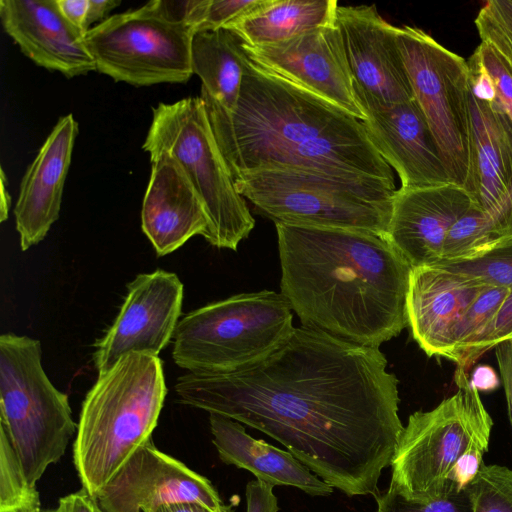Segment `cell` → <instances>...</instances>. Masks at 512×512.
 Masks as SVG:
<instances>
[{"instance_id":"obj_1","label":"cell","mask_w":512,"mask_h":512,"mask_svg":"<svg viewBox=\"0 0 512 512\" xmlns=\"http://www.w3.org/2000/svg\"><path fill=\"white\" fill-rule=\"evenodd\" d=\"M387 364L378 347L301 325L262 360L187 373L174 389L182 404L270 436L344 494L374 496L404 429Z\"/></svg>"},{"instance_id":"obj_2","label":"cell","mask_w":512,"mask_h":512,"mask_svg":"<svg viewBox=\"0 0 512 512\" xmlns=\"http://www.w3.org/2000/svg\"><path fill=\"white\" fill-rule=\"evenodd\" d=\"M280 293L301 325L380 347L407 326L411 266L384 235L275 222Z\"/></svg>"},{"instance_id":"obj_3","label":"cell","mask_w":512,"mask_h":512,"mask_svg":"<svg viewBox=\"0 0 512 512\" xmlns=\"http://www.w3.org/2000/svg\"><path fill=\"white\" fill-rule=\"evenodd\" d=\"M200 96L233 178L260 170L300 169L395 184L392 168L361 120L248 57L233 111Z\"/></svg>"},{"instance_id":"obj_4","label":"cell","mask_w":512,"mask_h":512,"mask_svg":"<svg viewBox=\"0 0 512 512\" xmlns=\"http://www.w3.org/2000/svg\"><path fill=\"white\" fill-rule=\"evenodd\" d=\"M167 394L158 356H123L87 392L73 444L82 488L96 497L120 468L148 443Z\"/></svg>"},{"instance_id":"obj_5","label":"cell","mask_w":512,"mask_h":512,"mask_svg":"<svg viewBox=\"0 0 512 512\" xmlns=\"http://www.w3.org/2000/svg\"><path fill=\"white\" fill-rule=\"evenodd\" d=\"M457 390L429 411L408 418L391 461L389 489L413 501L458 493L477 477L493 420L467 373L456 368Z\"/></svg>"},{"instance_id":"obj_6","label":"cell","mask_w":512,"mask_h":512,"mask_svg":"<svg viewBox=\"0 0 512 512\" xmlns=\"http://www.w3.org/2000/svg\"><path fill=\"white\" fill-rule=\"evenodd\" d=\"M237 191L274 222L366 230L385 236L395 184L300 169L240 174Z\"/></svg>"},{"instance_id":"obj_7","label":"cell","mask_w":512,"mask_h":512,"mask_svg":"<svg viewBox=\"0 0 512 512\" xmlns=\"http://www.w3.org/2000/svg\"><path fill=\"white\" fill-rule=\"evenodd\" d=\"M293 329V310L280 292L240 293L179 320L172 357L188 373H230L265 358Z\"/></svg>"},{"instance_id":"obj_8","label":"cell","mask_w":512,"mask_h":512,"mask_svg":"<svg viewBox=\"0 0 512 512\" xmlns=\"http://www.w3.org/2000/svg\"><path fill=\"white\" fill-rule=\"evenodd\" d=\"M143 149L149 155L167 153L178 162L208 214L204 239L214 247L236 251L253 230L255 219L237 191L201 96L154 107Z\"/></svg>"},{"instance_id":"obj_9","label":"cell","mask_w":512,"mask_h":512,"mask_svg":"<svg viewBox=\"0 0 512 512\" xmlns=\"http://www.w3.org/2000/svg\"><path fill=\"white\" fill-rule=\"evenodd\" d=\"M0 427L35 486L77 431L68 396L43 369L41 343L28 336L0 337Z\"/></svg>"},{"instance_id":"obj_10","label":"cell","mask_w":512,"mask_h":512,"mask_svg":"<svg viewBox=\"0 0 512 512\" xmlns=\"http://www.w3.org/2000/svg\"><path fill=\"white\" fill-rule=\"evenodd\" d=\"M186 1L154 0L92 27L84 43L96 71L133 86L185 83L193 74Z\"/></svg>"},{"instance_id":"obj_11","label":"cell","mask_w":512,"mask_h":512,"mask_svg":"<svg viewBox=\"0 0 512 512\" xmlns=\"http://www.w3.org/2000/svg\"><path fill=\"white\" fill-rule=\"evenodd\" d=\"M397 42L414 99L425 116L450 182L464 188L470 150L467 61L417 27H397Z\"/></svg>"},{"instance_id":"obj_12","label":"cell","mask_w":512,"mask_h":512,"mask_svg":"<svg viewBox=\"0 0 512 512\" xmlns=\"http://www.w3.org/2000/svg\"><path fill=\"white\" fill-rule=\"evenodd\" d=\"M242 46L253 63L365 120L335 21L278 44Z\"/></svg>"},{"instance_id":"obj_13","label":"cell","mask_w":512,"mask_h":512,"mask_svg":"<svg viewBox=\"0 0 512 512\" xmlns=\"http://www.w3.org/2000/svg\"><path fill=\"white\" fill-rule=\"evenodd\" d=\"M182 301L183 284L175 273L158 269L137 275L114 322L94 345L98 375L132 352L158 356L174 337Z\"/></svg>"},{"instance_id":"obj_14","label":"cell","mask_w":512,"mask_h":512,"mask_svg":"<svg viewBox=\"0 0 512 512\" xmlns=\"http://www.w3.org/2000/svg\"><path fill=\"white\" fill-rule=\"evenodd\" d=\"M335 23L362 108L414 99L397 42V27L385 21L375 5H338Z\"/></svg>"},{"instance_id":"obj_15","label":"cell","mask_w":512,"mask_h":512,"mask_svg":"<svg viewBox=\"0 0 512 512\" xmlns=\"http://www.w3.org/2000/svg\"><path fill=\"white\" fill-rule=\"evenodd\" d=\"M96 499L106 512H149L182 501L216 509L224 505L209 479L158 450L152 440L132 455Z\"/></svg>"},{"instance_id":"obj_16","label":"cell","mask_w":512,"mask_h":512,"mask_svg":"<svg viewBox=\"0 0 512 512\" xmlns=\"http://www.w3.org/2000/svg\"><path fill=\"white\" fill-rule=\"evenodd\" d=\"M471 207L466 190L449 183L396 190L385 238L411 268L431 266L442 256L453 224Z\"/></svg>"},{"instance_id":"obj_17","label":"cell","mask_w":512,"mask_h":512,"mask_svg":"<svg viewBox=\"0 0 512 512\" xmlns=\"http://www.w3.org/2000/svg\"><path fill=\"white\" fill-rule=\"evenodd\" d=\"M362 109L366 115L362 123L380 155L397 172L400 188H425L451 183L437 144L415 99Z\"/></svg>"},{"instance_id":"obj_18","label":"cell","mask_w":512,"mask_h":512,"mask_svg":"<svg viewBox=\"0 0 512 512\" xmlns=\"http://www.w3.org/2000/svg\"><path fill=\"white\" fill-rule=\"evenodd\" d=\"M0 19L35 64L68 78L96 71L84 36L65 19L56 0H1Z\"/></svg>"},{"instance_id":"obj_19","label":"cell","mask_w":512,"mask_h":512,"mask_svg":"<svg viewBox=\"0 0 512 512\" xmlns=\"http://www.w3.org/2000/svg\"><path fill=\"white\" fill-rule=\"evenodd\" d=\"M488 287L435 266L412 269L406 299L407 326L429 357L447 359L458 322Z\"/></svg>"},{"instance_id":"obj_20","label":"cell","mask_w":512,"mask_h":512,"mask_svg":"<svg viewBox=\"0 0 512 512\" xmlns=\"http://www.w3.org/2000/svg\"><path fill=\"white\" fill-rule=\"evenodd\" d=\"M141 227L157 256L170 254L209 228L205 206L178 162L167 153L150 155Z\"/></svg>"},{"instance_id":"obj_21","label":"cell","mask_w":512,"mask_h":512,"mask_svg":"<svg viewBox=\"0 0 512 512\" xmlns=\"http://www.w3.org/2000/svg\"><path fill=\"white\" fill-rule=\"evenodd\" d=\"M77 134L74 116L60 117L22 178L14 217L23 251L41 242L59 217Z\"/></svg>"},{"instance_id":"obj_22","label":"cell","mask_w":512,"mask_h":512,"mask_svg":"<svg viewBox=\"0 0 512 512\" xmlns=\"http://www.w3.org/2000/svg\"><path fill=\"white\" fill-rule=\"evenodd\" d=\"M469 171L464 189L473 207L489 214L512 189V124L496 107L468 94Z\"/></svg>"},{"instance_id":"obj_23","label":"cell","mask_w":512,"mask_h":512,"mask_svg":"<svg viewBox=\"0 0 512 512\" xmlns=\"http://www.w3.org/2000/svg\"><path fill=\"white\" fill-rule=\"evenodd\" d=\"M210 430L219 458L245 469L257 480L273 486H292L311 496H329L334 488L295 458L262 439L250 436L244 426L228 417L210 414Z\"/></svg>"},{"instance_id":"obj_24","label":"cell","mask_w":512,"mask_h":512,"mask_svg":"<svg viewBox=\"0 0 512 512\" xmlns=\"http://www.w3.org/2000/svg\"><path fill=\"white\" fill-rule=\"evenodd\" d=\"M246 60L242 40L232 30L220 28L193 35L191 65L202 81L201 94L228 111L238 103Z\"/></svg>"},{"instance_id":"obj_25","label":"cell","mask_w":512,"mask_h":512,"mask_svg":"<svg viewBox=\"0 0 512 512\" xmlns=\"http://www.w3.org/2000/svg\"><path fill=\"white\" fill-rule=\"evenodd\" d=\"M335 0H266L229 30L250 46L287 41L335 21Z\"/></svg>"},{"instance_id":"obj_26","label":"cell","mask_w":512,"mask_h":512,"mask_svg":"<svg viewBox=\"0 0 512 512\" xmlns=\"http://www.w3.org/2000/svg\"><path fill=\"white\" fill-rule=\"evenodd\" d=\"M431 266L466 276L489 287H512V238L476 255L442 260Z\"/></svg>"},{"instance_id":"obj_27","label":"cell","mask_w":512,"mask_h":512,"mask_svg":"<svg viewBox=\"0 0 512 512\" xmlns=\"http://www.w3.org/2000/svg\"><path fill=\"white\" fill-rule=\"evenodd\" d=\"M40 496L21 466L8 435L0 427V512H38Z\"/></svg>"},{"instance_id":"obj_28","label":"cell","mask_w":512,"mask_h":512,"mask_svg":"<svg viewBox=\"0 0 512 512\" xmlns=\"http://www.w3.org/2000/svg\"><path fill=\"white\" fill-rule=\"evenodd\" d=\"M508 290L506 287H488L461 317L454 331L452 350L447 357L457 367L493 320Z\"/></svg>"},{"instance_id":"obj_29","label":"cell","mask_w":512,"mask_h":512,"mask_svg":"<svg viewBox=\"0 0 512 512\" xmlns=\"http://www.w3.org/2000/svg\"><path fill=\"white\" fill-rule=\"evenodd\" d=\"M499 242L486 214L471 204L450 228L439 261L470 257Z\"/></svg>"},{"instance_id":"obj_30","label":"cell","mask_w":512,"mask_h":512,"mask_svg":"<svg viewBox=\"0 0 512 512\" xmlns=\"http://www.w3.org/2000/svg\"><path fill=\"white\" fill-rule=\"evenodd\" d=\"M471 486L474 512H512V469L483 464Z\"/></svg>"},{"instance_id":"obj_31","label":"cell","mask_w":512,"mask_h":512,"mask_svg":"<svg viewBox=\"0 0 512 512\" xmlns=\"http://www.w3.org/2000/svg\"><path fill=\"white\" fill-rule=\"evenodd\" d=\"M376 512H474L471 484L458 493L425 501L406 499L389 488L374 495Z\"/></svg>"},{"instance_id":"obj_32","label":"cell","mask_w":512,"mask_h":512,"mask_svg":"<svg viewBox=\"0 0 512 512\" xmlns=\"http://www.w3.org/2000/svg\"><path fill=\"white\" fill-rule=\"evenodd\" d=\"M491 76L498 108L512 124V65L491 43L481 41L474 51Z\"/></svg>"},{"instance_id":"obj_33","label":"cell","mask_w":512,"mask_h":512,"mask_svg":"<svg viewBox=\"0 0 512 512\" xmlns=\"http://www.w3.org/2000/svg\"><path fill=\"white\" fill-rule=\"evenodd\" d=\"M512 338V287L498 312L457 368L467 371L488 350Z\"/></svg>"},{"instance_id":"obj_34","label":"cell","mask_w":512,"mask_h":512,"mask_svg":"<svg viewBox=\"0 0 512 512\" xmlns=\"http://www.w3.org/2000/svg\"><path fill=\"white\" fill-rule=\"evenodd\" d=\"M475 26L481 41H487L494 45L512 65V39L491 15L485 5L477 14Z\"/></svg>"},{"instance_id":"obj_35","label":"cell","mask_w":512,"mask_h":512,"mask_svg":"<svg viewBox=\"0 0 512 512\" xmlns=\"http://www.w3.org/2000/svg\"><path fill=\"white\" fill-rule=\"evenodd\" d=\"M274 486L261 480L249 481L246 485V512H278V499Z\"/></svg>"},{"instance_id":"obj_36","label":"cell","mask_w":512,"mask_h":512,"mask_svg":"<svg viewBox=\"0 0 512 512\" xmlns=\"http://www.w3.org/2000/svg\"><path fill=\"white\" fill-rule=\"evenodd\" d=\"M496 360L504 387L509 421L512 427V344L510 340L495 346Z\"/></svg>"},{"instance_id":"obj_37","label":"cell","mask_w":512,"mask_h":512,"mask_svg":"<svg viewBox=\"0 0 512 512\" xmlns=\"http://www.w3.org/2000/svg\"><path fill=\"white\" fill-rule=\"evenodd\" d=\"M55 512H106L96 497L85 489L68 494L59 499Z\"/></svg>"},{"instance_id":"obj_38","label":"cell","mask_w":512,"mask_h":512,"mask_svg":"<svg viewBox=\"0 0 512 512\" xmlns=\"http://www.w3.org/2000/svg\"><path fill=\"white\" fill-rule=\"evenodd\" d=\"M65 19L83 36L90 30L87 25L88 0H56Z\"/></svg>"},{"instance_id":"obj_39","label":"cell","mask_w":512,"mask_h":512,"mask_svg":"<svg viewBox=\"0 0 512 512\" xmlns=\"http://www.w3.org/2000/svg\"><path fill=\"white\" fill-rule=\"evenodd\" d=\"M501 378L489 365H477L471 372L469 382L478 392H491L500 385Z\"/></svg>"},{"instance_id":"obj_40","label":"cell","mask_w":512,"mask_h":512,"mask_svg":"<svg viewBox=\"0 0 512 512\" xmlns=\"http://www.w3.org/2000/svg\"><path fill=\"white\" fill-rule=\"evenodd\" d=\"M149 512H233V507L231 504H224L216 509L198 501H182L164 504Z\"/></svg>"},{"instance_id":"obj_41","label":"cell","mask_w":512,"mask_h":512,"mask_svg":"<svg viewBox=\"0 0 512 512\" xmlns=\"http://www.w3.org/2000/svg\"><path fill=\"white\" fill-rule=\"evenodd\" d=\"M485 7L512 39V0H489Z\"/></svg>"},{"instance_id":"obj_42","label":"cell","mask_w":512,"mask_h":512,"mask_svg":"<svg viewBox=\"0 0 512 512\" xmlns=\"http://www.w3.org/2000/svg\"><path fill=\"white\" fill-rule=\"evenodd\" d=\"M121 1L116 0H88L87 25L91 29V25L99 20L106 19L108 13L115 7L120 5Z\"/></svg>"},{"instance_id":"obj_43","label":"cell","mask_w":512,"mask_h":512,"mask_svg":"<svg viewBox=\"0 0 512 512\" xmlns=\"http://www.w3.org/2000/svg\"><path fill=\"white\" fill-rule=\"evenodd\" d=\"M11 204V197L7 187V179L1 168V204H0V221L4 222L8 218V212Z\"/></svg>"},{"instance_id":"obj_44","label":"cell","mask_w":512,"mask_h":512,"mask_svg":"<svg viewBox=\"0 0 512 512\" xmlns=\"http://www.w3.org/2000/svg\"><path fill=\"white\" fill-rule=\"evenodd\" d=\"M38 512H55V510H42V509H41V510H40V511H38Z\"/></svg>"},{"instance_id":"obj_45","label":"cell","mask_w":512,"mask_h":512,"mask_svg":"<svg viewBox=\"0 0 512 512\" xmlns=\"http://www.w3.org/2000/svg\"><path fill=\"white\" fill-rule=\"evenodd\" d=\"M510 341H511V344H512V338L510 339Z\"/></svg>"}]
</instances>
